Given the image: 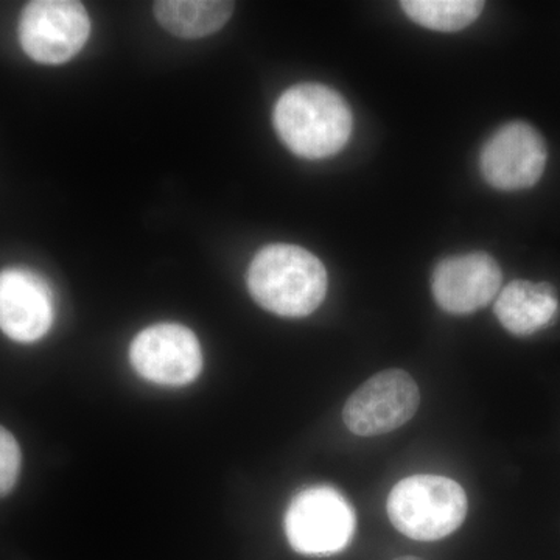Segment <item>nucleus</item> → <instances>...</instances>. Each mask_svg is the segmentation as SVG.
<instances>
[{
    "label": "nucleus",
    "mask_w": 560,
    "mask_h": 560,
    "mask_svg": "<svg viewBox=\"0 0 560 560\" xmlns=\"http://www.w3.org/2000/svg\"><path fill=\"white\" fill-rule=\"evenodd\" d=\"M275 127L294 154L307 160L334 156L348 143L352 113L338 92L305 83L283 92L276 103Z\"/></svg>",
    "instance_id": "nucleus-1"
},
{
    "label": "nucleus",
    "mask_w": 560,
    "mask_h": 560,
    "mask_svg": "<svg viewBox=\"0 0 560 560\" xmlns=\"http://www.w3.org/2000/svg\"><path fill=\"white\" fill-rule=\"evenodd\" d=\"M248 289L265 311L304 318L326 298L327 271L318 257L300 246H265L250 261Z\"/></svg>",
    "instance_id": "nucleus-2"
},
{
    "label": "nucleus",
    "mask_w": 560,
    "mask_h": 560,
    "mask_svg": "<svg viewBox=\"0 0 560 560\" xmlns=\"http://www.w3.org/2000/svg\"><path fill=\"white\" fill-rule=\"evenodd\" d=\"M469 501L458 482L440 475H412L394 486L386 511L394 528L419 541L451 536L466 521Z\"/></svg>",
    "instance_id": "nucleus-3"
},
{
    "label": "nucleus",
    "mask_w": 560,
    "mask_h": 560,
    "mask_svg": "<svg viewBox=\"0 0 560 560\" xmlns=\"http://www.w3.org/2000/svg\"><path fill=\"white\" fill-rule=\"evenodd\" d=\"M285 536L294 551L331 556L345 550L355 533L352 504L330 486L301 490L285 512Z\"/></svg>",
    "instance_id": "nucleus-4"
},
{
    "label": "nucleus",
    "mask_w": 560,
    "mask_h": 560,
    "mask_svg": "<svg viewBox=\"0 0 560 560\" xmlns=\"http://www.w3.org/2000/svg\"><path fill=\"white\" fill-rule=\"evenodd\" d=\"M419 405V386L408 372L382 371L349 397L342 420L357 436H381L410 422Z\"/></svg>",
    "instance_id": "nucleus-5"
},
{
    "label": "nucleus",
    "mask_w": 560,
    "mask_h": 560,
    "mask_svg": "<svg viewBox=\"0 0 560 560\" xmlns=\"http://www.w3.org/2000/svg\"><path fill=\"white\" fill-rule=\"evenodd\" d=\"M91 22L83 3L75 0H36L22 13V49L43 65H62L72 60L88 38Z\"/></svg>",
    "instance_id": "nucleus-6"
},
{
    "label": "nucleus",
    "mask_w": 560,
    "mask_h": 560,
    "mask_svg": "<svg viewBox=\"0 0 560 560\" xmlns=\"http://www.w3.org/2000/svg\"><path fill=\"white\" fill-rule=\"evenodd\" d=\"M132 368L145 381L189 385L200 375L202 353L194 331L180 324H156L140 331L130 349Z\"/></svg>",
    "instance_id": "nucleus-7"
},
{
    "label": "nucleus",
    "mask_w": 560,
    "mask_h": 560,
    "mask_svg": "<svg viewBox=\"0 0 560 560\" xmlns=\"http://www.w3.org/2000/svg\"><path fill=\"white\" fill-rule=\"evenodd\" d=\"M548 150L539 131L525 121H511L482 147L480 167L490 186L504 191L536 186L547 167Z\"/></svg>",
    "instance_id": "nucleus-8"
},
{
    "label": "nucleus",
    "mask_w": 560,
    "mask_h": 560,
    "mask_svg": "<svg viewBox=\"0 0 560 560\" xmlns=\"http://www.w3.org/2000/svg\"><path fill=\"white\" fill-rule=\"evenodd\" d=\"M500 265L486 253L451 257L438 265L431 279L434 301L452 315H469L499 294Z\"/></svg>",
    "instance_id": "nucleus-9"
},
{
    "label": "nucleus",
    "mask_w": 560,
    "mask_h": 560,
    "mask_svg": "<svg viewBox=\"0 0 560 560\" xmlns=\"http://www.w3.org/2000/svg\"><path fill=\"white\" fill-rule=\"evenodd\" d=\"M54 293L35 272H0V329L11 340L38 341L54 323Z\"/></svg>",
    "instance_id": "nucleus-10"
},
{
    "label": "nucleus",
    "mask_w": 560,
    "mask_h": 560,
    "mask_svg": "<svg viewBox=\"0 0 560 560\" xmlns=\"http://www.w3.org/2000/svg\"><path fill=\"white\" fill-rule=\"evenodd\" d=\"M497 318L515 337H529L550 326L559 312L558 293L547 282L514 280L495 302Z\"/></svg>",
    "instance_id": "nucleus-11"
},
{
    "label": "nucleus",
    "mask_w": 560,
    "mask_h": 560,
    "mask_svg": "<svg viewBox=\"0 0 560 560\" xmlns=\"http://www.w3.org/2000/svg\"><path fill=\"white\" fill-rule=\"evenodd\" d=\"M234 13V3L221 0H161L154 14L162 27L179 38L197 39L219 32Z\"/></svg>",
    "instance_id": "nucleus-12"
},
{
    "label": "nucleus",
    "mask_w": 560,
    "mask_h": 560,
    "mask_svg": "<svg viewBox=\"0 0 560 560\" xmlns=\"http://www.w3.org/2000/svg\"><path fill=\"white\" fill-rule=\"evenodd\" d=\"M407 16L416 24L436 32H458L480 16L485 2L478 0H405Z\"/></svg>",
    "instance_id": "nucleus-13"
},
{
    "label": "nucleus",
    "mask_w": 560,
    "mask_h": 560,
    "mask_svg": "<svg viewBox=\"0 0 560 560\" xmlns=\"http://www.w3.org/2000/svg\"><path fill=\"white\" fill-rule=\"evenodd\" d=\"M21 448L9 430L0 427V497L16 485L21 471Z\"/></svg>",
    "instance_id": "nucleus-14"
},
{
    "label": "nucleus",
    "mask_w": 560,
    "mask_h": 560,
    "mask_svg": "<svg viewBox=\"0 0 560 560\" xmlns=\"http://www.w3.org/2000/svg\"><path fill=\"white\" fill-rule=\"evenodd\" d=\"M393 560H423V559L416 558V556H404V558H397V559H393Z\"/></svg>",
    "instance_id": "nucleus-15"
}]
</instances>
